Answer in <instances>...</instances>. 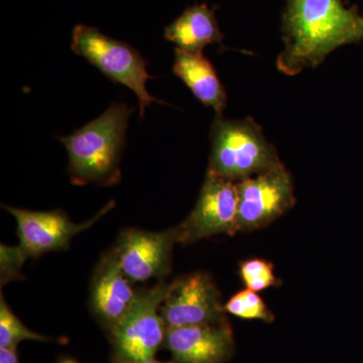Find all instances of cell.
Returning a JSON list of instances; mask_svg holds the SVG:
<instances>
[{
  "label": "cell",
  "mask_w": 363,
  "mask_h": 363,
  "mask_svg": "<svg viewBox=\"0 0 363 363\" xmlns=\"http://www.w3.org/2000/svg\"><path fill=\"white\" fill-rule=\"evenodd\" d=\"M285 48L277 67L288 76L315 68L334 50L363 40V16L342 0H286Z\"/></svg>",
  "instance_id": "obj_1"
},
{
  "label": "cell",
  "mask_w": 363,
  "mask_h": 363,
  "mask_svg": "<svg viewBox=\"0 0 363 363\" xmlns=\"http://www.w3.org/2000/svg\"><path fill=\"white\" fill-rule=\"evenodd\" d=\"M133 111L125 104H111L94 121L70 135L59 138L68 152L69 173L75 185L118 183L119 162Z\"/></svg>",
  "instance_id": "obj_2"
},
{
  "label": "cell",
  "mask_w": 363,
  "mask_h": 363,
  "mask_svg": "<svg viewBox=\"0 0 363 363\" xmlns=\"http://www.w3.org/2000/svg\"><path fill=\"white\" fill-rule=\"evenodd\" d=\"M208 172L234 183L281 166L276 147L253 119L231 121L216 116L210 130Z\"/></svg>",
  "instance_id": "obj_3"
},
{
  "label": "cell",
  "mask_w": 363,
  "mask_h": 363,
  "mask_svg": "<svg viewBox=\"0 0 363 363\" xmlns=\"http://www.w3.org/2000/svg\"><path fill=\"white\" fill-rule=\"evenodd\" d=\"M114 203L106 205L92 219L85 223L72 222L63 211H30L20 208L4 207L18 223L20 245L6 247L1 245V283L16 279L23 262L28 257H39L45 253L67 250L72 238L96 223L113 207Z\"/></svg>",
  "instance_id": "obj_4"
},
{
  "label": "cell",
  "mask_w": 363,
  "mask_h": 363,
  "mask_svg": "<svg viewBox=\"0 0 363 363\" xmlns=\"http://www.w3.org/2000/svg\"><path fill=\"white\" fill-rule=\"evenodd\" d=\"M71 49L107 78L133 91L140 101V117L152 102L164 104L147 92V82L154 77L147 70V61L131 45L108 37L93 26L77 25L72 35Z\"/></svg>",
  "instance_id": "obj_5"
},
{
  "label": "cell",
  "mask_w": 363,
  "mask_h": 363,
  "mask_svg": "<svg viewBox=\"0 0 363 363\" xmlns=\"http://www.w3.org/2000/svg\"><path fill=\"white\" fill-rule=\"evenodd\" d=\"M169 288V285L159 284L138 291L130 309L109 331L114 358L130 362L150 359L164 347L168 328L162 320L161 307Z\"/></svg>",
  "instance_id": "obj_6"
},
{
  "label": "cell",
  "mask_w": 363,
  "mask_h": 363,
  "mask_svg": "<svg viewBox=\"0 0 363 363\" xmlns=\"http://www.w3.org/2000/svg\"><path fill=\"white\" fill-rule=\"evenodd\" d=\"M238 208L236 183L207 171L194 209L175 228L177 241L192 243L218 234L233 235L240 231Z\"/></svg>",
  "instance_id": "obj_7"
},
{
  "label": "cell",
  "mask_w": 363,
  "mask_h": 363,
  "mask_svg": "<svg viewBox=\"0 0 363 363\" xmlns=\"http://www.w3.org/2000/svg\"><path fill=\"white\" fill-rule=\"evenodd\" d=\"M240 230H255L276 220L296 202L292 178L284 164L236 183Z\"/></svg>",
  "instance_id": "obj_8"
},
{
  "label": "cell",
  "mask_w": 363,
  "mask_h": 363,
  "mask_svg": "<svg viewBox=\"0 0 363 363\" xmlns=\"http://www.w3.org/2000/svg\"><path fill=\"white\" fill-rule=\"evenodd\" d=\"M224 306L213 281L207 274H190L169 284L161 307L167 328L224 321Z\"/></svg>",
  "instance_id": "obj_9"
},
{
  "label": "cell",
  "mask_w": 363,
  "mask_h": 363,
  "mask_svg": "<svg viewBox=\"0 0 363 363\" xmlns=\"http://www.w3.org/2000/svg\"><path fill=\"white\" fill-rule=\"evenodd\" d=\"M175 228L161 233L128 229L121 234L114 253L131 283L161 279L171 269Z\"/></svg>",
  "instance_id": "obj_10"
},
{
  "label": "cell",
  "mask_w": 363,
  "mask_h": 363,
  "mask_svg": "<svg viewBox=\"0 0 363 363\" xmlns=\"http://www.w3.org/2000/svg\"><path fill=\"white\" fill-rule=\"evenodd\" d=\"M164 348L175 363H224L233 355V331L225 321L167 329Z\"/></svg>",
  "instance_id": "obj_11"
},
{
  "label": "cell",
  "mask_w": 363,
  "mask_h": 363,
  "mask_svg": "<svg viewBox=\"0 0 363 363\" xmlns=\"http://www.w3.org/2000/svg\"><path fill=\"white\" fill-rule=\"evenodd\" d=\"M136 294L114 250L107 253L96 267L90 292L93 313L107 330L111 331L128 312Z\"/></svg>",
  "instance_id": "obj_12"
},
{
  "label": "cell",
  "mask_w": 363,
  "mask_h": 363,
  "mask_svg": "<svg viewBox=\"0 0 363 363\" xmlns=\"http://www.w3.org/2000/svg\"><path fill=\"white\" fill-rule=\"evenodd\" d=\"M173 71L198 100L213 108L217 116H222L227 104L225 88L203 52H186L176 48Z\"/></svg>",
  "instance_id": "obj_13"
},
{
  "label": "cell",
  "mask_w": 363,
  "mask_h": 363,
  "mask_svg": "<svg viewBox=\"0 0 363 363\" xmlns=\"http://www.w3.org/2000/svg\"><path fill=\"white\" fill-rule=\"evenodd\" d=\"M223 38L215 11L207 4L188 7L164 30V39L190 52H203L207 45L219 44Z\"/></svg>",
  "instance_id": "obj_14"
},
{
  "label": "cell",
  "mask_w": 363,
  "mask_h": 363,
  "mask_svg": "<svg viewBox=\"0 0 363 363\" xmlns=\"http://www.w3.org/2000/svg\"><path fill=\"white\" fill-rule=\"evenodd\" d=\"M25 340L48 342V341H54V339L30 330L11 311L1 294V300H0V347L18 348V344Z\"/></svg>",
  "instance_id": "obj_15"
},
{
  "label": "cell",
  "mask_w": 363,
  "mask_h": 363,
  "mask_svg": "<svg viewBox=\"0 0 363 363\" xmlns=\"http://www.w3.org/2000/svg\"><path fill=\"white\" fill-rule=\"evenodd\" d=\"M224 310L229 314L242 319L262 320L267 323L274 321V315L267 309L262 298L257 292L248 289L229 298L228 302L224 305Z\"/></svg>",
  "instance_id": "obj_16"
},
{
  "label": "cell",
  "mask_w": 363,
  "mask_h": 363,
  "mask_svg": "<svg viewBox=\"0 0 363 363\" xmlns=\"http://www.w3.org/2000/svg\"><path fill=\"white\" fill-rule=\"evenodd\" d=\"M240 277L247 289L253 292H260L271 286L279 285L274 274V267L264 259L245 260L240 264Z\"/></svg>",
  "instance_id": "obj_17"
},
{
  "label": "cell",
  "mask_w": 363,
  "mask_h": 363,
  "mask_svg": "<svg viewBox=\"0 0 363 363\" xmlns=\"http://www.w3.org/2000/svg\"><path fill=\"white\" fill-rule=\"evenodd\" d=\"M0 363H20L18 348L0 347Z\"/></svg>",
  "instance_id": "obj_18"
},
{
  "label": "cell",
  "mask_w": 363,
  "mask_h": 363,
  "mask_svg": "<svg viewBox=\"0 0 363 363\" xmlns=\"http://www.w3.org/2000/svg\"><path fill=\"white\" fill-rule=\"evenodd\" d=\"M113 363H175V362H160V360L155 359V358H150V359L145 360H136V362H130V360L118 359V358H114Z\"/></svg>",
  "instance_id": "obj_19"
},
{
  "label": "cell",
  "mask_w": 363,
  "mask_h": 363,
  "mask_svg": "<svg viewBox=\"0 0 363 363\" xmlns=\"http://www.w3.org/2000/svg\"><path fill=\"white\" fill-rule=\"evenodd\" d=\"M59 363H79L76 360L72 359L70 357L62 358Z\"/></svg>",
  "instance_id": "obj_20"
}]
</instances>
